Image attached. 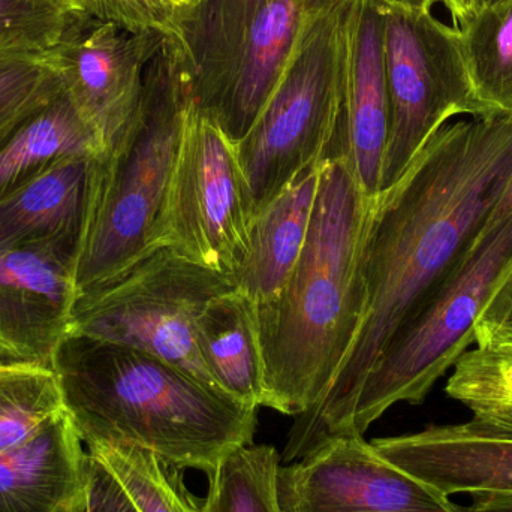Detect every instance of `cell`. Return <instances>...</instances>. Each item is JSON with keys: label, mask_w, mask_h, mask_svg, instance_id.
Returning <instances> with one entry per match:
<instances>
[{"label": "cell", "mask_w": 512, "mask_h": 512, "mask_svg": "<svg viewBox=\"0 0 512 512\" xmlns=\"http://www.w3.org/2000/svg\"><path fill=\"white\" fill-rule=\"evenodd\" d=\"M511 174L512 111H493L445 123L379 192L364 243L357 337L321 402L295 417L282 465L339 438L370 367L474 245Z\"/></svg>", "instance_id": "obj_1"}, {"label": "cell", "mask_w": 512, "mask_h": 512, "mask_svg": "<svg viewBox=\"0 0 512 512\" xmlns=\"http://www.w3.org/2000/svg\"><path fill=\"white\" fill-rule=\"evenodd\" d=\"M375 198L340 150L324 159L300 259L280 294L256 307L264 408L306 414L348 357L363 318L364 243Z\"/></svg>", "instance_id": "obj_2"}, {"label": "cell", "mask_w": 512, "mask_h": 512, "mask_svg": "<svg viewBox=\"0 0 512 512\" xmlns=\"http://www.w3.org/2000/svg\"><path fill=\"white\" fill-rule=\"evenodd\" d=\"M53 370L87 448L135 445L209 475L228 453L254 444L258 408L146 352L71 331Z\"/></svg>", "instance_id": "obj_3"}, {"label": "cell", "mask_w": 512, "mask_h": 512, "mask_svg": "<svg viewBox=\"0 0 512 512\" xmlns=\"http://www.w3.org/2000/svg\"><path fill=\"white\" fill-rule=\"evenodd\" d=\"M191 105L182 50L176 39L164 38L147 65L134 119L99 156L92 212L75 267L78 295L116 279L158 249Z\"/></svg>", "instance_id": "obj_4"}, {"label": "cell", "mask_w": 512, "mask_h": 512, "mask_svg": "<svg viewBox=\"0 0 512 512\" xmlns=\"http://www.w3.org/2000/svg\"><path fill=\"white\" fill-rule=\"evenodd\" d=\"M333 0H200L177 30L194 110L234 144L282 78L307 24Z\"/></svg>", "instance_id": "obj_5"}, {"label": "cell", "mask_w": 512, "mask_h": 512, "mask_svg": "<svg viewBox=\"0 0 512 512\" xmlns=\"http://www.w3.org/2000/svg\"><path fill=\"white\" fill-rule=\"evenodd\" d=\"M512 271V216L486 227L438 288L409 315L370 367L339 438L364 433L397 403L421 405L475 343L484 307Z\"/></svg>", "instance_id": "obj_6"}, {"label": "cell", "mask_w": 512, "mask_h": 512, "mask_svg": "<svg viewBox=\"0 0 512 512\" xmlns=\"http://www.w3.org/2000/svg\"><path fill=\"white\" fill-rule=\"evenodd\" d=\"M346 2L333 0L310 20L276 89L236 144L254 219L339 141Z\"/></svg>", "instance_id": "obj_7"}, {"label": "cell", "mask_w": 512, "mask_h": 512, "mask_svg": "<svg viewBox=\"0 0 512 512\" xmlns=\"http://www.w3.org/2000/svg\"><path fill=\"white\" fill-rule=\"evenodd\" d=\"M236 288L231 274L158 248L80 295L72 331L146 352L219 388L201 357L198 321L212 300Z\"/></svg>", "instance_id": "obj_8"}, {"label": "cell", "mask_w": 512, "mask_h": 512, "mask_svg": "<svg viewBox=\"0 0 512 512\" xmlns=\"http://www.w3.org/2000/svg\"><path fill=\"white\" fill-rule=\"evenodd\" d=\"M390 138L381 191L397 182L429 138L457 116H483L459 29L433 11L382 5Z\"/></svg>", "instance_id": "obj_9"}, {"label": "cell", "mask_w": 512, "mask_h": 512, "mask_svg": "<svg viewBox=\"0 0 512 512\" xmlns=\"http://www.w3.org/2000/svg\"><path fill=\"white\" fill-rule=\"evenodd\" d=\"M252 219L236 144L191 105L158 248L234 276L249 254Z\"/></svg>", "instance_id": "obj_10"}, {"label": "cell", "mask_w": 512, "mask_h": 512, "mask_svg": "<svg viewBox=\"0 0 512 512\" xmlns=\"http://www.w3.org/2000/svg\"><path fill=\"white\" fill-rule=\"evenodd\" d=\"M162 42L164 36L156 33L131 32L80 12L48 48L63 92L104 150L122 137L134 119L147 65Z\"/></svg>", "instance_id": "obj_11"}, {"label": "cell", "mask_w": 512, "mask_h": 512, "mask_svg": "<svg viewBox=\"0 0 512 512\" xmlns=\"http://www.w3.org/2000/svg\"><path fill=\"white\" fill-rule=\"evenodd\" d=\"M279 501L283 512H465L364 438L334 439L280 466Z\"/></svg>", "instance_id": "obj_12"}, {"label": "cell", "mask_w": 512, "mask_h": 512, "mask_svg": "<svg viewBox=\"0 0 512 512\" xmlns=\"http://www.w3.org/2000/svg\"><path fill=\"white\" fill-rule=\"evenodd\" d=\"M75 265L56 249H0V363L53 369L80 297Z\"/></svg>", "instance_id": "obj_13"}, {"label": "cell", "mask_w": 512, "mask_h": 512, "mask_svg": "<svg viewBox=\"0 0 512 512\" xmlns=\"http://www.w3.org/2000/svg\"><path fill=\"white\" fill-rule=\"evenodd\" d=\"M390 123L382 3L348 0L343 20L340 152L348 158L360 188L372 198L381 192Z\"/></svg>", "instance_id": "obj_14"}, {"label": "cell", "mask_w": 512, "mask_h": 512, "mask_svg": "<svg viewBox=\"0 0 512 512\" xmlns=\"http://www.w3.org/2000/svg\"><path fill=\"white\" fill-rule=\"evenodd\" d=\"M373 448L442 495H512V427L472 417L451 426L373 439Z\"/></svg>", "instance_id": "obj_15"}, {"label": "cell", "mask_w": 512, "mask_h": 512, "mask_svg": "<svg viewBox=\"0 0 512 512\" xmlns=\"http://www.w3.org/2000/svg\"><path fill=\"white\" fill-rule=\"evenodd\" d=\"M99 156L57 162L3 200L0 249H56L77 264L92 212Z\"/></svg>", "instance_id": "obj_16"}, {"label": "cell", "mask_w": 512, "mask_h": 512, "mask_svg": "<svg viewBox=\"0 0 512 512\" xmlns=\"http://www.w3.org/2000/svg\"><path fill=\"white\" fill-rule=\"evenodd\" d=\"M87 453L68 412L0 454V512H83Z\"/></svg>", "instance_id": "obj_17"}, {"label": "cell", "mask_w": 512, "mask_h": 512, "mask_svg": "<svg viewBox=\"0 0 512 512\" xmlns=\"http://www.w3.org/2000/svg\"><path fill=\"white\" fill-rule=\"evenodd\" d=\"M321 164L312 165L252 221L249 254L234 274L256 307L273 301L291 277L309 234Z\"/></svg>", "instance_id": "obj_18"}, {"label": "cell", "mask_w": 512, "mask_h": 512, "mask_svg": "<svg viewBox=\"0 0 512 512\" xmlns=\"http://www.w3.org/2000/svg\"><path fill=\"white\" fill-rule=\"evenodd\" d=\"M197 339L213 382L240 403L261 408L264 363L255 303L237 288L219 295L200 316Z\"/></svg>", "instance_id": "obj_19"}, {"label": "cell", "mask_w": 512, "mask_h": 512, "mask_svg": "<svg viewBox=\"0 0 512 512\" xmlns=\"http://www.w3.org/2000/svg\"><path fill=\"white\" fill-rule=\"evenodd\" d=\"M104 152L98 135L62 90L0 144V203L57 162Z\"/></svg>", "instance_id": "obj_20"}, {"label": "cell", "mask_w": 512, "mask_h": 512, "mask_svg": "<svg viewBox=\"0 0 512 512\" xmlns=\"http://www.w3.org/2000/svg\"><path fill=\"white\" fill-rule=\"evenodd\" d=\"M457 29L480 104L487 113L512 111V0L481 6Z\"/></svg>", "instance_id": "obj_21"}, {"label": "cell", "mask_w": 512, "mask_h": 512, "mask_svg": "<svg viewBox=\"0 0 512 512\" xmlns=\"http://www.w3.org/2000/svg\"><path fill=\"white\" fill-rule=\"evenodd\" d=\"M280 454L249 444L228 453L209 474L203 512H283L279 501Z\"/></svg>", "instance_id": "obj_22"}, {"label": "cell", "mask_w": 512, "mask_h": 512, "mask_svg": "<svg viewBox=\"0 0 512 512\" xmlns=\"http://www.w3.org/2000/svg\"><path fill=\"white\" fill-rule=\"evenodd\" d=\"M65 412L56 372L35 364L0 363V454Z\"/></svg>", "instance_id": "obj_23"}, {"label": "cell", "mask_w": 512, "mask_h": 512, "mask_svg": "<svg viewBox=\"0 0 512 512\" xmlns=\"http://www.w3.org/2000/svg\"><path fill=\"white\" fill-rule=\"evenodd\" d=\"M98 457L122 484L140 512H203L180 480V469L135 445H98Z\"/></svg>", "instance_id": "obj_24"}, {"label": "cell", "mask_w": 512, "mask_h": 512, "mask_svg": "<svg viewBox=\"0 0 512 512\" xmlns=\"http://www.w3.org/2000/svg\"><path fill=\"white\" fill-rule=\"evenodd\" d=\"M475 345L456 361L445 390L478 420L512 423V342Z\"/></svg>", "instance_id": "obj_25"}, {"label": "cell", "mask_w": 512, "mask_h": 512, "mask_svg": "<svg viewBox=\"0 0 512 512\" xmlns=\"http://www.w3.org/2000/svg\"><path fill=\"white\" fill-rule=\"evenodd\" d=\"M62 90L47 50H0V144Z\"/></svg>", "instance_id": "obj_26"}, {"label": "cell", "mask_w": 512, "mask_h": 512, "mask_svg": "<svg viewBox=\"0 0 512 512\" xmlns=\"http://www.w3.org/2000/svg\"><path fill=\"white\" fill-rule=\"evenodd\" d=\"M80 12L74 0H0V50H48Z\"/></svg>", "instance_id": "obj_27"}, {"label": "cell", "mask_w": 512, "mask_h": 512, "mask_svg": "<svg viewBox=\"0 0 512 512\" xmlns=\"http://www.w3.org/2000/svg\"><path fill=\"white\" fill-rule=\"evenodd\" d=\"M200 0H78L84 14L131 32L176 36Z\"/></svg>", "instance_id": "obj_28"}, {"label": "cell", "mask_w": 512, "mask_h": 512, "mask_svg": "<svg viewBox=\"0 0 512 512\" xmlns=\"http://www.w3.org/2000/svg\"><path fill=\"white\" fill-rule=\"evenodd\" d=\"M83 512H140L113 472L89 451Z\"/></svg>", "instance_id": "obj_29"}, {"label": "cell", "mask_w": 512, "mask_h": 512, "mask_svg": "<svg viewBox=\"0 0 512 512\" xmlns=\"http://www.w3.org/2000/svg\"><path fill=\"white\" fill-rule=\"evenodd\" d=\"M499 340L512 342V271L484 307L475 328V343Z\"/></svg>", "instance_id": "obj_30"}, {"label": "cell", "mask_w": 512, "mask_h": 512, "mask_svg": "<svg viewBox=\"0 0 512 512\" xmlns=\"http://www.w3.org/2000/svg\"><path fill=\"white\" fill-rule=\"evenodd\" d=\"M465 512H512V495H472V504L463 507Z\"/></svg>", "instance_id": "obj_31"}, {"label": "cell", "mask_w": 512, "mask_h": 512, "mask_svg": "<svg viewBox=\"0 0 512 512\" xmlns=\"http://www.w3.org/2000/svg\"><path fill=\"white\" fill-rule=\"evenodd\" d=\"M484 5V0H448V12L453 18L454 26H459L469 15Z\"/></svg>", "instance_id": "obj_32"}, {"label": "cell", "mask_w": 512, "mask_h": 512, "mask_svg": "<svg viewBox=\"0 0 512 512\" xmlns=\"http://www.w3.org/2000/svg\"><path fill=\"white\" fill-rule=\"evenodd\" d=\"M510 216H512V174L510 180H508V185L507 188H505L504 194L499 198L495 210H493L489 221H487L486 227L498 225L499 222L505 221V219L510 218Z\"/></svg>", "instance_id": "obj_33"}, {"label": "cell", "mask_w": 512, "mask_h": 512, "mask_svg": "<svg viewBox=\"0 0 512 512\" xmlns=\"http://www.w3.org/2000/svg\"><path fill=\"white\" fill-rule=\"evenodd\" d=\"M376 2L396 6V8L420 9V11H433L435 6L442 5L448 11V0H376Z\"/></svg>", "instance_id": "obj_34"}, {"label": "cell", "mask_w": 512, "mask_h": 512, "mask_svg": "<svg viewBox=\"0 0 512 512\" xmlns=\"http://www.w3.org/2000/svg\"><path fill=\"white\" fill-rule=\"evenodd\" d=\"M498 2V0H484V5H487V3H493Z\"/></svg>", "instance_id": "obj_35"}, {"label": "cell", "mask_w": 512, "mask_h": 512, "mask_svg": "<svg viewBox=\"0 0 512 512\" xmlns=\"http://www.w3.org/2000/svg\"><path fill=\"white\" fill-rule=\"evenodd\" d=\"M490 423H492V421H490ZM496 424H501V423H496ZM504 426H511L512 427V423H505Z\"/></svg>", "instance_id": "obj_36"}, {"label": "cell", "mask_w": 512, "mask_h": 512, "mask_svg": "<svg viewBox=\"0 0 512 512\" xmlns=\"http://www.w3.org/2000/svg\"><path fill=\"white\" fill-rule=\"evenodd\" d=\"M77 2H78V0H74L75 5H77ZM77 6H78V5H77ZM80 11H81V9H80Z\"/></svg>", "instance_id": "obj_37"}]
</instances>
